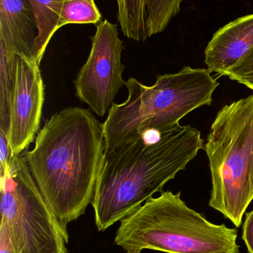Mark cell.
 <instances>
[{
  "label": "cell",
  "instance_id": "cell-1",
  "mask_svg": "<svg viewBox=\"0 0 253 253\" xmlns=\"http://www.w3.org/2000/svg\"><path fill=\"white\" fill-rule=\"evenodd\" d=\"M105 153L103 124L89 110L53 114L22 154L64 234L92 205Z\"/></svg>",
  "mask_w": 253,
  "mask_h": 253
},
{
  "label": "cell",
  "instance_id": "cell-2",
  "mask_svg": "<svg viewBox=\"0 0 253 253\" xmlns=\"http://www.w3.org/2000/svg\"><path fill=\"white\" fill-rule=\"evenodd\" d=\"M203 145L200 131L180 126L105 151L92 203L98 230L105 231L163 192Z\"/></svg>",
  "mask_w": 253,
  "mask_h": 253
},
{
  "label": "cell",
  "instance_id": "cell-3",
  "mask_svg": "<svg viewBox=\"0 0 253 253\" xmlns=\"http://www.w3.org/2000/svg\"><path fill=\"white\" fill-rule=\"evenodd\" d=\"M218 85L209 70L190 66L158 76L151 86L131 77L126 84L127 99L114 102L103 123L105 139L117 148L145 135L170 132L192 111L211 105Z\"/></svg>",
  "mask_w": 253,
  "mask_h": 253
},
{
  "label": "cell",
  "instance_id": "cell-4",
  "mask_svg": "<svg viewBox=\"0 0 253 253\" xmlns=\"http://www.w3.org/2000/svg\"><path fill=\"white\" fill-rule=\"evenodd\" d=\"M238 231L215 224L187 206L181 193L161 192L120 221L114 243L128 251L240 253Z\"/></svg>",
  "mask_w": 253,
  "mask_h": 253
},
{
  "label": "cell",
  "instance_id": "cell-5",
  "mask_svg": "<svg viewBox=\"0 0 253 253\" xmlns=\"http://www.w3.org/2000/svg\"><path fill=\"white\" fill-rule=\"evenodd\" d=\"M205 150L212 176L209 207L239 227L253 200V95L220 110Z\"/></svg>",
  "mask_w": 253,
  "mask_h": 253
},
{
  "label": "cell",
  "instance_id": "cell-6",
  "mask_svg": "<svg viewBox=\"0 0 253 253\" xmlns=\"http://www.w3.org/2000/svg\"><path fill=\"white\" fill-rule=\"evenodd\" d=\"M1 176V221L16 253H68L67 237L40 192L24 155L13 156Z\"/></svg>",
  "mask_w": 253,
  "mask_h": 253
},
{
  "label": "cell",
  "instance_id": "cell-7",
  "mask_svg": "<svg viewBox=\"0 0 253 253\" xmlns=\"http://www.w3.org/2000/svg\"><path fill=\"white\" fill-rule=\"evenodd\" d=\"M90 54L74 80L76 96L96 115L103 117L114 103L119 90L126 86L122 74L123 42L118 27L105 19L96 25Z\"/></svg>",
  "mask_w": 253,
  "mask_h": 253
},
{
  "label": "cell",
  "instance_id": "cell-8",
  "mask_svg": "<svg viewBox=\"0 0 253 253\" xmlns=\"http://www.w3.org/2000/svg\"><path fill=\"white\" fill-rule=\"evenodd\" d=\"M44 99V84L40 66L36 62L17 55L9 132V142L13 156H20L37 137Z\"/></svg>",
  "mask_w": 253,
  "mask_h": 253
},
{
  "label": "cell",
  "instance_id": "cell-9",
  "mask_svg": "<svg viewBox=\"0 0 253 253\" xmlns=\"http://www.w3.org/2000/svg\"><path fill=\"white\" fill-rule=\"evenodd\" d=\"M253 48V13L220 28L205 50V63L210 72L224 76Z\"/></svg>",
  "mask_w": 253,
  "mask_h": 253
},
{
  "label": "cell",
  "instance_id": "cell-10",
  "mask_svg": "<svg viewBox=\"0 0 253 253\" xmlns=\"http://www.w3.org/2000/svg\"><path fill=\"white\" fill-rule=\"evenodd\" d=\"M37 19L27 0H0V43L36 62Z\"/></svg>",
  "mask_w": 253,
  "mask_h": 253
},
{
  "label": "cell",
  "instance_id": "cell-11",
  "mask_svg": "<svg viewBox=\"0 0 253 253\" xmlns=\"http://www.w3.org/2000/svg\"><path fill=\"white\" fill-rule=\"evenodd\" d=\"M37 19L38 34L36 39V63L40 66L43 55L56 31L64 0H27Z\"/></svg>",
  "mask_w": 253,
  "mask_h": 253
},
{
  "label": "cell",
  "instance_id": "cell-12",
  "mask_svg": "<svg viewBox=\"0 0 253 253\" xmlns=\"http://www.w3.org/2000/svg\"><path fill=\"white\" fill-rule=\"evenodd\" d=\"M16 54L0 43V132L8 135L16 83Z\"/></svg>",
  "mask_w": 253,
  "mask_h": 253
},
{
  "label": "cell",
  "instance_id": "cell-13",
  "mask_svg": "<svg viewBox=\"0 0 253 253\" xmlns=\"http://www.w3.org/2000/svg\"><path fill=\"white\" fill-rule=\"evenodd\" d=\"M117 7V20L123 35L134 41H146L144 0H120Z\"/></svg>",
  "mask_w": 253,
  "mask_h": 253
},
{
  "label": "cell",
  "instance_id": "cell-14",
  "mask_svg": "<svg viewBox=\"0 0 253 253\" xmlns=\"http://www.w3.org/2000/svg\"><path fill=\"white\" fill-rule=\"evenodd\" d=\"M184 0H144L145 22L148 38L165 31L179 13Z\"/></svg>",
  "mask_w": 253,
  "mask_h": 253
},
{
  "label": "cell",
  "instance_id": "cell-15",
  "mask_svg": "<svg viewBox=\"0 0 253 253\" xmlns=\"http://www.w3.org/2000/svg\"><path fill=\"white\" fill-rule=\"evenodd\" d=\"M102 14L95 0H64L56 31L69 24H94L101 22Z\"/></svg>",
  "mask_w": 253,
  "mask_h": 253
},
{
  "label": "cell",
  "instance_id": "cell-16",
  "mask_svg": "<svg viewBox=\"0 0 253 253\" xmlns=\"http://www.w3.org/2000/svg\"><path fill=\"white\" fill-rule=\"evenodd\" d=\"M224 76L239 82L242 79L253 76V48L233 68L226 71Z\"/></svg>",
  "mask_w": 253,
  "mask_h": 253
},
{
  "label": "cell",
  "instance_id": "cell-17",
  "mask_svg": "<svg viewBox=\"0 0 253 253\" xmlns=\"http://www.w3.org/2000/svg\"><path fill=\"white\" fill-rule=\"evenodd\" d=\"M13 156L8 135L0 132V175L5 172Z\"/></svg>",
  "mask_w": 253,
  "mask_h": 253
},
{
  "label": "cell",
  "instance_id": "cell-18",
  "mask_svg": "<svg viewBox=\"0 0 253 253\" xmlns=\"http://www.w3.org/2000/svg\"><path fill=\"white\" fill-rule=\"evenodd\" d=\"M242 239L246 245L248 253H253V211L246 214L243 224Z\"/></svg>",
  "mask_w": 253,
  "mask_h": 253
},
{
  "label": "cell",
  "instance_id": "cell-19",
  "mask_svg": "<svg viewBox=\"0 0 253 253\" xmlns=\"http://www.w3.org/2000/svg\"><path fill=\"white\" fill-rule=\"evenodd\" d=\"M0 253H16L10 232L3 221L0 225Z\"/></svg>",
  "mask_w": 253,
  "mask_h": 253
},
{
  "label": "cell",
  "instance_id": "cell-20",
  "mask_svg": "<svg viewBox=\"0 0 253 253\" xmlns=\"http://www.w3.org/2000/svg\"><path fill=\"white\" fill-rule=\"evenodd\" d=\"M238 83L247 86V87L253 90V77H248V78L242 79V80H239Z\"/></svg>",
  "mask_w": 253,
  "mask_h": 253
},
{
  "label": "cell",
  "instance_id": "cell-21",
  "mask_svg": "<svg viewBox=\"0 0 253 253\" xmlns=\"http://www.w3.org/2000/svg\"><path fill=\"white\" fill-rule=\"evenodd\" d=\"M142 251L141 250H130V251H126V253H141Z\"/></svg>",
  "mask_w": 253,
  "mask_h": 253
},
{
  "label": "cell",
  "instance_id": "cell-22",
  "mask_svg": "<svg viewBox=\"0 0 253 253\" xmlns=\"http://www.w3.org/2000/svg\"><path fill=\"white\" fill-rule=\"evenodd\" d=\"M120 1V0H117V2H119V1Z\"/></svg>",
  "mask_w": 253,
  "mask_h": 253
}]
</instances>
